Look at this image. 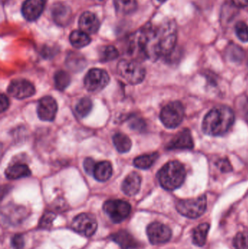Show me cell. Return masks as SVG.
I'll list each match as a JSON object with an SVG mask.
<instances>
[{
	"label": "cell",
	"instance_id": "obj_40",
	"mask_svg": "<svg viewBox=\"0 0 248 249\" xmlns=\"http://www.w3.org/2000/svg\"><path fill=\"white\" fill-rule=\"evenodd\" d=\"M159 1H160V2H164V1H165L166 0H158Z\"/></svg>",
	"mask_w": 248,
	"mask_h": 249
},
{
	"label": "cell",
	"instance_id": "obj_22",
	"mask_svg": "<svg viewBox=\"0 0 248 249\" xmlns=\"http://www.w3.org/2000/svg\"><path fill=\"white\" fill-rule=\"evenodd\" d=\"M69 39L71 45L78 49L87 46L91 42V39L88 34L81 30H75L71 32Z\"/></svg>",
	"mask_w": 248,
	"mask_h": 249
},
{
	"label": "cell",
	"instance_id": "obj_30",
	"mask_svg": "<svg viewBox=\"0 0 248 249\" xmlns=\"http://www.w3.org/2000/svg\"><path fill=\"white\" fill-rule=\"evenodd\" d=\"M227 55L230 61L233 62H239L244 58L245 53L238 45H231L227 49Z\"/></svg>",
	"mask_w": 248,
	"mask_h": 249
},
{
	"label": "cell",
	"instance_id": "obj_18",
	"mask_svg": "<svg viewBox=\"0 0 248 249\" xmlns=\"http://www.w3.org/2000/svg\"><path fill=\"white\" fill-rule=\"evenodd\" d=\"M111 239L116 243L122 249H134L139 247V244L135 238L125 231H118L112 235Z\"/></svg>",
	"mask_w": 248,
	"mask_h": 249
},
{
	"label": "cell",
	"instance_id": "obj_21",
	"mask_svg": "<svg viewBox=\"0 0 248 249\" xmlns=\"http://www.w3.org/2000/svg\"><path fill=\"white\" fill-rule=\"evenodd\" d=\"M210 231V225L202 223L198 225L192 232V242L197 247H202L205 245Z\"/></svg>",
	"mask_w": 248,
	"mask_h": 249
},
{
	"label": "cell",
	"instance_id": "obj_12",
	"mask_svg": "<svg viewBox=\"0 0 248 249\" xmlns=\"http://www.w3.org/2000/svg\"><path fill=\"white\" fill-rule=\"evenodd\" d=\"M38 117L42 121H53L58 112L56 101L51 96H45L39 100L37 105Z\"/></svg>",
	"mask_w": 248,
	"mask_h": 249
},
{
	"label": "cell",
	"instance_id": "obj_8",
	"mask_svg": "<svg viewBox=\"0 0 248 249\" xmlns=\"http://www.w3.org/2000/svg\"><path fill=\"white\" fill-rule=\"evenodd\" d=\"M110 81L109 74L101 69H92L84 77V85L88 91H100L108 86Z\"/></svg>",
	"mask_w": 248,
	"mask_h": 249
},
{
	"label": "cell",
	"instance_id": "obj_16",
	"mask_svg": "<svg viewBox=\"0 0 248 249\" xmlns=\"http://www.w3.org/2000/svg\"><path fill=\"white\" fill-rule=\"evenodd\" d=\"M79 26H80V30L88 35L95 34L98 32L100 27V21L94 13L88 11L84 12L80 16Z\"/></svg>",
	"mask_w": 248,
	"mask_h": 249
},
{
	"label": "cell",
	"instance_id": "obj_15",
	"mask_svg": "<svg viewBox=\"0 0 248 249\" xmlns=\"http://www.w3.org/2000/svg\"><path fill=\"white\" fill-rule=\"evenodd\" d=\"M51 14L56 24L65 26L69 23L71 18V10L67 4L57 2L52 6Z\"/></svg>",
	"mask_w": 248,
	"mask_h": 249
},
{
	"label": "cell",
	"instance_id": "obj_41",
	"mask_svg": "<svg viewBox=\"0 0 248 249\" xmlns=\"http://www.w3.org/2000/svg\"><path fill=\"white\" fill-rule=\"evenodd\" d=\"M95 1H103V0H95Z\"/></svg>",
	"mask_w": 248,
	"mask_h": 249
},
{
	"label": "cell",
	"instance_id": "obj_6",
	"mask_svg": "<svg viewBox=\"0 0 248 249\" xmlns=\"http://www.w3.org/2000/svg\"><path fill=\"white\" fill-rule=\"evenodd\" d=\"M160 118L167 128H176L183 122L184 107L180 102H170L162 109Z\"/></svg>",
	"mask_w": 248,
	"mask_h": 249
},
{
	"label": "cell",
	"instance_id": "obj_28",
	"mask_svg": "<svg viewBox=\"0 0 248 249\" xmlns=\"http://www.w3.org/2000/svg\"><path fill=\"white\" fill-rule=\"evenodd\" d=\"M92 109H93V102L91 99L87 97L82 99L76 106L77 113L81 118L87 117L91 112Z\"/></svg>",
	"mask_w": 248,
	"mask_h": 249
},
{
	"label": "cell",
	"instance_id": "obj_1",
	"mask_svg": "<svg viewBox=\"0 0 248 249\" xmlns=\"http://www.w3.org/2000/svg\"><path fill=\"white\" fill-rule=\"evenodd\" d=\"M176 40L177 30L174 23L167 22L160 26L148 24L132 35L128 51L155 61L170 55Z\"/></svg>",
	"mask_w": 248,
	"mask_h": 249
},
{
	"label": "cell",
	"instance_id": "obj_37",
	"mask_svg": "<svg viewBox=\"0 0 248 249\" xmlns=\"http://www.w3.org/2000/svg\"><path fill=\"white\" fill-rule=\"evenodd\" d=\"M0 101H1V112L3 113L4 111L7 110V108L9 107L10 105V102H9L8 98L4 94L1 95V98H0Z\"/></svg>",
	"mask_w": 248,
	"mask_h": 249
},
{
	"label": "cell",
	"instance_id": "obj_19",
	"mask_svg": "<svg viewBox=\"0 0 248 249\" xmlns=\"http://www.w3.org/2000/svg\"><path fill=\"white\" fill-rule=\"evenodd\" d=\"M112 165L109 161H101L96 163L93 171V177L97 181L104 182L112 176Z\"/></svg>",
	"mask_w": 248,
	"mask_h": 249
},
{
	"label": "cell",
	"instance_id": "obj_29",
	"mask_svg": "<svg viewBox=\"0 0 248 249\" xmlns=\"http://www.w3.org/2000/svg\"><path fill=\"white\" fill-rule=\"evenodd\" d=\"M67 64L68 68L74 71L83 70L85 66V60L81 55L77 54H71L67 59Z\"/></svg>",
	"mask_w": 248,
	"mask_h": 249
},
{
	"label": "cell",
	"instance_id": "obj_35",
	"mask_svg": "<svg viewBox=\"0 0 248 249\" xmlns=\"http://www.w3.org/2000/svg\"><path fill=\"white\" fill-rule=\"evenodd\" d=\"M83 165H84V168L85 170L86 173L88 174L89 175H93V171H94L95 167H96V165L94 160L90 158H86L84 160Z\"/></svg>",
	"mask_w": 248,
	"mask_h": 249
},
{
	"label": "cell",
	"instance_id": "obj_11",
	"mask_svg": "<svg viewBox=\"0 0 248 249\" xmlns=\"http://www.w3.org/2000/svg\"><path fill=\"white\" fill-rule=\"evenodd\" d=\"M7 91L10 96L19 100L32 97L36 93L34 86L24 79L13 80L9 85Z\"/></svg>",
	"mask_w": 248,
	"mask_h": 249
},
{
	"label": "cell",
	"instance_id": "obj_10",
	"mask_svg": "<svg viewBox=\"0 0 248 249\" xmlns=\"http://www.w3.org/2000/svg\"><path fill=\"white\" fill-rule=\"evenodd\" d=\"M147 236L153 245H161L168 242L172 237V231L169 227L160 222L150 224L147 229Z\"/></svg>",
	"mask_w": 248,
	"mask_h": 249
},
{
	"label": "cell",
	"instance_id": "obj_39",
	"mask_svg": "<svg viewBox=\"0 0 248 249\" xmlns=\"http://www.w3.org/2000/svg\"><path fill=\"white\" fill-rule=\"evenodd\" d=\"M233 4L238 7H246L248 6V0H231Z\"/></svg>",
	"mask_w": 248,
	"mask_h": 249
},
{
	"label": "cell",
	"instance_id": "obj_25",
	"mask_svg": "<svg viewBox=\"0 0 248 249\" xmlns=\"http://www.w3.org/2000/svg\"><path fill=\"white\" fill-rule=\"evenodd\" d=\"M158 158L159 154L157 152H154L149 155H141L134 160L133 164L136 168L140 169H149L154 165Z\"/></svg>",
	"mask_w": 248,
	"mask_h": 249
},
{
	"label": "cell",
	"instance_id": "obj_32",
	"mask_svg": "<svg viewBox=\"0 0 248 249\" xmlns=\"http://www.w3.org/2000/svg\"><path fill=\"white\" fill-rule=\"evenodd\" d=\"M235 33L240 40L248 42V26L243 21L238 22L235 26Z\"/></svg>",
	"mask_w": 248,
	"mask_h": 249
},
{
	"label": "cell",
	"instance_id": "obj_4",
	"mask_svg": "<svg viewBox=\"0 0 248 249\" xmlns=\"http://www.w3.org/2000/svg\"><path fill=\"white\" fill-rule=\"evenodd\" d=\"M207 209V197L199 196L197 198L181 200L176 203V210L180 214L189 219H195L200 217Z\"/></svg>",
	"mask_w": 248,
	"mask_h": 249
},
{
	"label": "cell",
	"instance_id": "obj_17",
	"mask_svg": "<svg viewBox=\"0 0 248 249\" xmlns=\"http://www.w3.org/2000/svg\"><path fill=\"white\" fill-rule=\"evenodd\" d=\"M141 185V177L138 173L132 172L127 176L122 184V190L126 196L138 194Z\"/></svg>",
	"mask_w": 248,
	"mask_h": 249
},
{
	"label": "cell",
	"instance_id": "obj_31",
	"mask_svg": "<svg viewBox=\"0 0 248 249\" xmlns=\"http://www.w3.org/2000/svg\"><path fill=\"white\" fill-rule=\"evenodd\" d=\"M235 249H248V231L238 232L233 240Z\"/></svg>",
	"mask_w": 248,
	"mask_h": 249
},
{
	"label": "cell",
	"instance_id": "obj_5",
	"mask_svg": "<svg viewBox=\"0 0 248 249\" xmlns=\"http://www.w3.org/2000/svg\"><path fill=\"white\" fill-rule=\"evenodd\" d=\"M117 73L123 80L131 85H138L145 78L146 70L135 61L122 60L117 65Z\"/></svg>",
	"mask_w": 248,
	"mask_h": 249
},
{
	"label": "cell",
	"instance_id": "obj_3",
	"mask_svg": "<svg viewBox=\"0 0 248 249\" xmlns=\"http://www.w3.org/2000/svg\"><path fill=\"white\" fill-rule=\"evenodd\" d=\"M184 166L179 161H170L164 165L157 174L159 182L165 190L173 191L182 187L186 178Z\"/></svg>",
	"mask_w": 248,
	"mask_h": 249
},
{
	"label": "cell",
	"instance_id": "obj_7",
	"mask_svg": "<svg viewBox=\"0 0 248 249\" xmlns=\"http://www.w3.org/2000/svg\"><path fill=\"white\" fill-rule=\"evenodd\" d=\"M103 211L115 223H120L129 216L131 206L122 200H109L103 204Z\"/></svg>",
	"mask_w": 248,
	"mask_h": 249
},
{
	"label": "cell",
	"instance_id": "obj_33",
	"mask_svg": "<svg viewBox=\"0 0 248 249\" xmlns=\"http://www.w3.org/2000/svg\"><path fill=\"white\" fill-rule=\"evenodd\" d=\"M55 218V215L52 213V212H47L43 215L42 219H41L40 226L42 228H49L52 225Z\"/></svg>",
	"mask_w": 248,
	"mask_h": 249
},
{
	"label": "cell",
	"instance_id": "obj_26",
	"mask_svg": "<svg viewBox=\"0 0 248 249\" xmlns=\"http://www.w3.org/2000/svg\"><path fill=\"white\" fill-rule=\"evenodd\" d=\"M54 81H55V88L58 90H65L71 83V77L68 73L64 71H57L54 76Z\"/></svg>",
	"mask_w": 248,
	"mask_h": 249
},
{
	"label": "cell",
	"instance_id": "obj_2",
	"mask_svg": "<svg viewBox=\"0 0 248 249\" xmlns=\"http://www.w3.org/2000/svg\"><path fill=\"white\" fill-rule=\"evenodd\" d=\"M234 112L228 107H216L205 115L202 130L208 136H224L234 124Z\"/></svg>",
	"mask_w": 248,
	"mask_h": 249
},
{
	"label": "cell",
	"instance_id": "obj_23",
	"mask_svg": "<svg viewBox=\"0 0 248 249\" xmlns=\"http://www.w3.org/2000/svg\"><path fill=\"white\" fill-rule=\"evenodd\" d=\"M113 143L118 152L126 153L132 147L131 139L125 133H117L113 136Z\"/></svg>",
	"mask_w": 248,
	"mask_h": 249
},
{
	"label": "cell",
	"instance_id": "obj_20",
	"mask_svg": "<svg viewBox=\"0 0 248 249\" xmlns=\"http://www.w3.org/2000/svg\"><path fill=\"white\" fill-rule=\"evenodd\" d=\"M32 172L26 164H15L5 170V176L8 179H19L29 177Z\"/></svg>",
	"mask_w": 248,
	"mask_h": 249
},
{
	"label": "cell",
	"instance_id": "obj_34",
	"mask_svg": "<svg viewBox=\"0 0 248 249\" xmlns=\"http://www.w3.org/2000/svg\"><path fill=\"white\" fill-rule=\"evenodd\" d=\"M217 166L221 172H230L232 171V166L227 159H221L217 162Z\"/></svg>",
	"mask_w": 248,
	"mask_h": 249
},
{
	"label": "cell",
	"instance_id": "obj_27",
	"mask_svg": "<svg viewBox=\"0 0 248 249\" xmlns=\"http://www.w3.org/2000/svg\"><path fill=\"white\" fill-rule=\"evenodd\" d=\"M118 56H119V52L117 49L112 45L103 47L99 52V59L101 62L113 61Z\"/></svg>",
	"mask_w": 248,
	"mask_h": 249
},
{
	"label": "cell",
	"instance_id": "obj_24",
	"mask_svg": "<svg viewBox=\"0 0 248 249\" xmlns=\"http://www.w3.org/2000/svg\"><path fill=\"white\" fill-rule=\"evenodd\" d=\"M116 11L122 16L131 14L136 10L137 0H115Z\"/></svg>",
	"mask_w": 248,
	"mask_h": 249
},
{
	"label": "cell",
	"instance_id": "obj_13",
	"mask_svg": "<svg viewBox=\"0 0 248 249\" xmlns=\"http://www.w3.org/2000/svg\"><path fill=\"white\" fill-rule=\"evenodd\" d=\"M194 147V141L192 133L189 129L185 128L178 133L167 145V149H192Z\"/></svg>",
	"mask_w": 248,
	"mask_h": 249
},
{
	"label": "cell",
	"instance_id": "obj_9",
	"mask_svg": "<svg viewBox=\"0 0 248 249\" xmlns=\"http://www.w3.org/2000/svg\"><path fill=\"white\" fill-rule=\"evenodd\" d=\"M71 228L84 237H91L98 229V222L93 215L81 213L73 219Z\"/></svg>",
	"mask_w": 248,
	"mask_h": 249
},
{
	"label": "cell",
	"instance_id": "obj_14",
	"mask_svg": "<svg viewBox=\"0 0 248 249\" xmlns=\"http://www.w3.org/2000/svg\"><path fill=\"white\" fill-rule=\"evenodd\" d=\"M45 7V0H26L22 6V14L26 20L34 21L39 18Z\"/></svg>",
	"mask_w": 248,
	"mask_h": 249
},
{
	"label": "cell",
	"instance_id": "obj_38",
	"mask_svg": "<svg viewBox=\"0 0 248 249\" xmlns=\"http://www.w3.org/2000/svg\"><path fill=\"white\" fill-rule=\"evenodd\" d=\"M131 127L132 129H138V130H141L143 127L145 126V124L143 122L142 120H137L136 121H134L131 124Z\"/></svg>",
	"mask_w": 248,
	"mask_h": 249
},
{
	"label": "cell",
	"instance_id": "obj_36",
	"mask_svg": "<svg viewBox=\"0 0 248 249\" xmlns=\"http://www.w3.org/2000/svg\"><path fill=\"white\" fill-rule=\"evenodd\" d=\"M12 246L15 249H22L24 247V239L23 235H16L12 238Z\"/></svg>",
	"mask_w": 248,
	"mask_h": 249
}]
</instances>
